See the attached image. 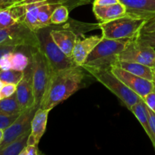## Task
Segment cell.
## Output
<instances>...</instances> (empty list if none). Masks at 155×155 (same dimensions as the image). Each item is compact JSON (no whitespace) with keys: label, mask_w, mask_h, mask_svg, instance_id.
Returning a JSON list of instances; mask_svg holds the SVG:
<instances>
[{"label":"cell","mask_w":155,"mask_h":155,"mask_svg":"<svg viewBox=\"0 0 155 155\" xmlns=\"http://www.w3.org/2000/svg\"><path fill=\"white\" fill-rule=\"evenodd\" d=\"M85 71L83 67L76 65L52 73L39 107L51 110L76 93L83 84Z\"/></svg>","instance_id":"obj_1"},{"label":"cell","mask_w":155,"mask_h":155,"mask_svg":"<svg viewBox=\"0 0 155 155\" xmlns=\"http://www.w3.org/2000/svg\"><path fill=\"white\" fill-rule=\"evenodd\" d=\"M82 67L93 78L116 95L130 110L135 104L142 99L139 95L131 90L120 79L118 78L110 68H96L86 65H83Z\"/></svg>","instance_id":"obj_2"},{"label":"cell","mask_w":155,"mask_h":155,"mask_svg":"<svg viewBox=\"0 0 155 155\" xmlns=\"http://www.w3.org/2000/svg\"><path fill=\"white\" fill-rule=\"evenodd\" d=\"M147 20L125 15L122 18L98 24L104 39L129 40L137 39Z\"/></svg>","instance_id":"obj_3"},{"label":"cell","mask_w":155,"mask_h":155,"mask_svg":"<svg viewBox=\"0 0 155 155\" xmlns=\"http://www.w3.org/2000/svg\"><path fill=\"white\" fill-rule=\"evenodd\" d=\"M29 51L31 59L35 105L39 108L48 88L52 71L48 59L40 49V47L30 48Z\"/></svg>","instance_id":"obj_4"},{"label":"cell","mask_w":155,"mask_h":155,"mask_svg":"<svg viewBox=\"0 0 155 155\" xmlns=\"http://www.w3.org/2000/svg\"><path fill=\"white\" fill-rule=\"evenodd\" d=\"M127 42L103 38L89 54L83 65L110 68L118 61V55L125 48Z\"/></svg>","instance_id":"obj_5"},{"label":"cell","mask_w":155,"mask_h":155,"mask_svg":"<svg viewBox=\"0 0 155 155\" xmlns=\"http://www.w3.org/2000/svg\"><path fill=\"white\" fill-rule=\"evenodd\" d=\"M51 25L36 32L39 41L40 49L48 59L52 73L76 66L73 58L67 55L53 40L51 36Z\"/></svg>","instance_id":"obj_6"},{"label":"cell","mask_w":155,"mask_h":155,"mask_svg":"<svg viewBox=\"0 0 155 155\" xmlns=\"http://www.w3.org/2000/svg\"><path fill=\"white\" fill-rule=\"evenodd\" d=\"M118 61L142 64L155 68V48L143 45L136 39H129L125 48L118 55Z\"/></svg>","instance_id":"obj_7"},{"label":"cell","mask_w":155,"mask_h":155,"mask_svg":"<svg viewBox=\"0 0 155 155\" xmlns=\"http://www.w3.org/2000/svg\"><path fill=\"white\" fill-rule=\"evenodd\" d=\"M8 42H15L26 48L40 47L36 33L30 30L23 21L0 30V44Z\"/></svg>","instance_id":"obj_8"},{"label":"cell","mask_w":155,"mask_h":155,"mask_svg":"<svg viewBox=\"0 0 155 155\" xmlns=\"http://www.w3.org/2000/svg\"><path fill=\"white\" fill-rule=\"evenodd\" d=\"M38 107L34 105L24 110L20 114L18 118L4 130V136L0 145V148H2L30 130L31 121Z\"/></svg>","instance_id":"obj_9"},{"label":"cell","mask_w":155,"mask_h":155,"mask_svg":"<svg viewBox=\"0 0 155 155\" xmlns=\"http://www.w3.org/2000/svg\"><path fill=\"white\" fill-rule=\"evenodd\" d=\"M110 69L131 90L136 92L142 98L146 96L154 89L155 86L154 81H151L139 76L134 75L116 65L110 66Z\"/></svg>","instance_id":"obj_10"},{"label":"cell","mask_w":155,"mask_h":155,"mask_svg":"<svg viewBox=\"0 0 155 155\" xmlns=\"http://www.w3.org/2000/svg\"><path fill=\"white\" fill-rule=\"evenodd\" d=\"M16 95L22 110L35 105L31 62L28 68L24 71V77L17 86Z\"/></svg>","instance_id":"obj_11"},{"label":"cell","mask_w":155,"mask_h":155,"mask_svg":"<svg viewBox=\"0 0 155 155\" xmlns=\"http://www.w3.org/2000/svg\"><path fill=\"white\" fill-rule=\"evenodd\" d=\"M51 36L58 46L68 56L72 58L73 50L79 38L78 33L71 27H67L66 25L61 29L51 30Z\"/></svg>","instance_id":"obj_12"},{"label":"cell","mask_w":155,"mask_h":155,"mask_svg":"<svg viewBox=\"0 0 155 155\" xmlns=\"http://www.w3.org/2000/svg\"><path fill=\"white\" fill-rule=\"evenodd\" d=\"M91 2L93 0H90ZM127 7V15L149 20L155 17V0H120Z\"/></svg>","instance_id":"obj_13"},{"label":"cell","mask_w":155,"mask_h":155,"mask_svg":"<svg viewBox=\"0 0 155 155\" xmlns=\"http://www.w3.org/2000/svg\"><path fill=\"white\" fill-rule=\"evenodd\" d=\"M102 39L101 35H94L84 37L83 39L78 38L72 54V58L76 64L78 66H83L89 54Z\"/></svg>","instance_id":"obj_14"},{"label":"cell","mask_w":155,"mask_h":155,"mask_svg":"<svg viewBox=\"0 0 155 155\" xmlns=\"http://www.w3.org/2000/svg\"><path fill=\"white\" fill-rule=\"evenodd\" d=\"M51 110L39 107L36 110L31 121L30 134L29 136L27 145H39L40 139L45 133L48 122V114Z\"/></svg>","instance_id":"obj_15"},{"label":"cell","mask_w":155,"mask_h":155,"mask_svg":"<svg viewBox=\"0 0 155 155\" xmlns=\"http://www.w3.org/2000/svg\"><path fill=\"white\" fill-rule=\"evenodd\" d=\"M24 15V6L15 3L0 8V30L6 29L22 22Z\"/></svg>","instance_id":"obj_16"},{"label":"cell","mask_w":155,"mask_h":155,"mask_svg":"<svg viewBox=\"0 0 155 155\" xmlns=\"http://www.w3.org/2000/svg\"><path fill=\"white\" fill-rule=\"evenodd\" d=\"M92 11L96 19L101 22H107L127 15V7L122 2L108 6H93Z\"/></svg>","instance_id":"obj_17"},{"label":"cell","mask_w":155,"mask_h":155,"mask_svg":"<svg viewBox=\"0 0 155 155\" xmlns=\"http://www.w3.org/2000/svg\"><path fill=\"white\" fill-rule=\"evenodd\" d=\"M114 65H116L134 75L139 76L151 81L154 80V68L147 65L134 63V62L123 61H117Z\"/></svg>","instance_id":"obj_18"},{"label":"cell","mask_w":155,"mask_h":155,"mask_svg":"<svg viewBox=\"0 0 155 155\" xmlns=\"http://www.w3.org/2000/svg\"><path fill=\"white\" fill-rule=\"evenodd\" d=\"M24 15L23 18V23L33 32H37L42 29L39 24V11L40 2H31L24 4Z\"/></svg>","instance_id":"obj_19"},{"label":"cell","mask_w":155,"mask_h":155,"mask_svg":"<svg viewBox=\"0 0 155 155\" xmlns=\"http://www.w3.org/2000/svg\"><path fill=\"white\" fill-rule=\"evenodd\" d=\"M130 111L136 116L139 122L142 125V128L144 129L146 134L148 135V138L151 140V143H154V138H153L152 132H151V125H150L149 120V113H148V109L146 104L143 99L141 100L139 102L135 104L131 109Z\"/></svg>","instance_id":"obj_20"},{"label":"cell","mask_w":155,"mask_h":155,"mask_svg":"<svg viewBox=\"0 0 155 155\" xmlns=\"http://www.w3.org/2000/svg\"><path fill=\"white\" fill-rule=\"evenodd\" d=\"M30 134V130L2 148H0V155H20V153L27 145Z\"/></svg>","instance_id":"obj_21"},{"label":"cell","mask_w":155,"mask_h":155,"mask_svg":"<svg viewBox=\"0 0 155 155\" xmlns=\"http://www.w3.org/2000/svg\"><path fill=\"white\" fill-rule=\"evenodd\" d=\"M22 111L17 98L16 92L12 96L0 100V114L14 115L19 114Z\"/></svg>","instance_id":"obj_22"},{"label":"cell","mask_w":155,"mask_h":155,"mask_svg":"<svg viewBox=\"0 0 155 155\" xmlns=\"http://www.w3.org/2000/svg\"><path fill=\"white\" fill-rule=\"evenodd\" d=\"M40 2V5H39L38 18H39V24H40L42 28H44V27L51 25V15H52V13L55 8L59 5L42 2Z\"/></svg>","instance_id":"obj_23"},{"label":"cell","mask_w":155,"mask_h":155,"mask_svg":"<svg viewBox=\"0 0 155 155\" xmlns=\"http://www.w3.org/2000/svg\"><path fill=\"white\" fill-rule=\"evenodd\" d=\"M39 2L52 3V4L64 5L67 6L69 8V10L70 9L75 8L78 6L89 4V3L91 2L90 0H21V1L15 2L14 3L16 5H24L31 2Z\"/></svg>","instance_id":"obj_24"},{"label":"cell","mask_w":155,"mask_h":155,"mask_svg":"<svg viewBox=\"0 0 155 155\" xmlns=\"http://www.w3.org/2000/svg\"><path fill=\"white\" fill-rule=\"evenodd\" d=\"M30 56H27L25 53L19 50L12 52V69L18 71H24L30 64Z\"/></svg>","instance_id":"obj_25"},{"label":"cell","mask_w":155,"mask_h":155,"mask_svg":"<svg viewBox=\"0 0 155 155\" xmlns=\"http://www.w3.org/2000/svg\"><path fill=\"white\" fill-rule=\"evenodd\" d=\"M69 19V8L64 5L55 8L51 18V25H61L68 22Z\"/></svg>","instance_id":"obj_26"},{"label":"cell","mask_w":155,"mask_h":155,"mask_svg":"<svg viewBox=\"0 0 155 155\" xmlns=\"http://www.w3.org/2000/svg\"><path fill=\"white\" fill-rule=\"evenodd\" d=\"M24 71H18L15 70L0 71V79L4 83H12L18 85L22 80Z\"/></svg>","instance_id":"obj_27"},{"label":"cell","mask_w":155,"mask_h":155,"mask_svg":"<svg viewBox=\"0 0 155 155\" xmlns=\"http://www.w3.org/2000/svg\"><path fill=\"white\" fill-rule=\"evenodd\" d=\"M136 40L141 44L155 48V32H150V33L141 32Z\"/></svg>","instance_id":"obj_28"},{"label":"cell","mask_w":155,"mask_h":155,"mask_svg":"<svg viewBox=\"0 0 155 155\" xmlns=\"http://www.w3.org/2000/svg\"><path fill=\"white\" fill-rule=\"evenodd\" d=\"M21 48H23L21 45L15 42H2L0 44V59L4 54L9 52H13Z\"/></svg>","instance_id":"obj_29"},{"label":"cell","mask_w":155,"mask_h":155,"mask_svg":"<svg viewBox=\"0 0 155 155\" xmlns=\"http://www.w3.org/2000/svg\"><path fill=\"white\" fill-rule=\"evenodd\" d=\"M19 114L8 115L0 114V129L5 130L6 128H8L18 118Z\"/></svg>","instance_id":"obj_30"},{"label":"cell","mask_w":155,"mask_h":155,"mask_svg":"<svg viewBox=\"0 0 155 155\" xmlns=\"http://www.w3.org/2000/svg\"><path fill=\"white\" fill-rule=\"evenodd\" d=\"M17 86L18 85L12 84V83H5L2 89H0L2 98H8L13 95L17 91Z\"/></svg>","instance_id":"obj_31"},{"label":"cell","mask_w":155,"mask_h":155,"mask_svg":"<svg viewBox=\"0 0 155 155\" xmlns=\"http://www.w3.org/2000/svg\"><path fill=\"white\" fill-rule=\"evenodd\" d=\"M14 52V51H13ZM12 52L4 54L0 59V71H8L12 69Z\"/></svg>","instance_id":"obj_32"},{"label":"cell","mask_w":155,"mask_h":155,"mask_svg":"<svg viewBox=\"0 0 155 155\" xmlns=\"http://www.w3.org/2000/svg\"><path fill=\"white\" fill-rule=\"evenodd\" d=\"M142 99L145 101L148 107H149L151 110H152L155 113V86L154 89L151 92H150L146 96L144 97Z\"/></svg>","instance_id":"obj_33"},{"label":"cell","mask_w":155,"mask_h":155,"mask_svg":"<svg viewBox=\"0 0 155 155\" xmlns=\"http://www.w3.org/2000/svg\"><path fill=\"white\" fill-rule=\"evenodd\" d=\"M41 154L42 153L37 145H27L20 153V155H39Z\"/></svg>","instance_id":"obj_34"},{"label":"cell","mask_w":155,"mask_h":155,"mask_svg":"<svg viewBox=\"0 0 155 155\" xmlns=\"http://www.w3.org/2000/svg\"><path fill=\"white\" fill-rule=\"evenodd\" d=\"M120 2V0H93L92 5H93V6L104 7V6L111 5L117 4Z\"/></svg>","instance_id":"obj_35"},{"label":"cell","mask_w":155,"mask_h":155,"mask_svg":"<svg viewBox=\"0 0 155 155\" xmlns=\"http://www.w3.org/2000/svg\"><path fill=\"white\" fill-rule=\"evenodd\" d=\"M141 32H145V33L155 32V17L146 21Z\"/></svg>","instance_id":"obj_36"},{"label":"cell","mask_w":155,"mask_h":155,"mask_svg":"<svg viewBox=\"0 0 155 155\" xmlns=\"http://www.w3.org/2000/svg\"><path fill=\"white\" fill-rule=\"evenodd\" d=\"M148 107V106H147ZM148 113H149V120H150V125H151V132H152L153 138H154V143L152 144L155 150V113L152 110L148 107Z\"/></svg>","instance_id":"obj_37"},{"label":"cell","mask_w":155,"mask_h":155,"mask_svg":"<svg viewBox=\"0 0 155 155\" xmlns=\"http://www.w3.org/2000/svg\"><path fill=\"white\" fill-rule=\"evenodd\" d=\"M15 2H16V0H0V8L10 5L13 4Z\"/></svg>","instance_id":"obj_38"},{"label":"cell","mask_w":155,"mask_h":155,"mask_svg":"<svg viewBox=\"0 0 155 155\" xmlns=\"http://www.w3.org/2000/svg\"><path fill=\"white\" fill-rule=\"evenodd\" d=\"M3 136H4V130L0 129V145L3 140Z\"/></svg>","instance_id":"obj_39"},{"label":"cell","mask_w":155,"mask_h":155,"mask_svg":"<svg viewBox=\"0 0 155 155\" xmlns=\"http://www.w3.org/2000/svg\"><path fill=\"white\" fill-rule=\"evenodd\" d=\"M4 84H5V83H3V82H2V80L1 79H0V89H2V86H3V85H4Z\"/></svg>","instance_id":"obj_40"},{"label":"cell","mask_w":155,"mask_h":155,"mask_svg":"<svg viewBox=\"0 0 155 155\" xmlns=\"http://www.w3.org/2000/svg\"><path fill=\"white\" fill-rule=\"evenodd\" d=\"M154 81L155 82V68H154Z\"/></svg>","instance_id":"obj_41"},{"label":"cell","mask_w":155,"mask_h":155,"mask_svg":"<svg viewBox=\"0 0 155 155\" xmlns=\"http://www.w3.org/2000/svg\"><path fill=\"white\" fill-rule=\"evenodd\" d=\"M2 99V96H1V94H0V100Z\"/></svg>","instance_id":"obj_42"},{"label":"cell","mask_w":155,"mask_h":155,"mask_svg":"<svg viewBox=\"0 0 155 155\" xmlns=\"http://www.w3.org/2000/svg\"><path fill=\"white\" fill-rule=\"evenodd\" d=\"M17 1H21V0H17Z\"/></svg>","instance_id":"obj_43"},{"label":"cell","mask_w":155,"mask_h":155,"mask_svg":"<svg viewBox=\"0 0 155 155\" xmlns=\"http://www.w3.org/2000/svg\"><path fill=\"white\" fill-rule=\"evenodd\" d=\"M16 1H17V0H16Z\"/></svg>","instance_id":"obj_44"}]
</instances>
